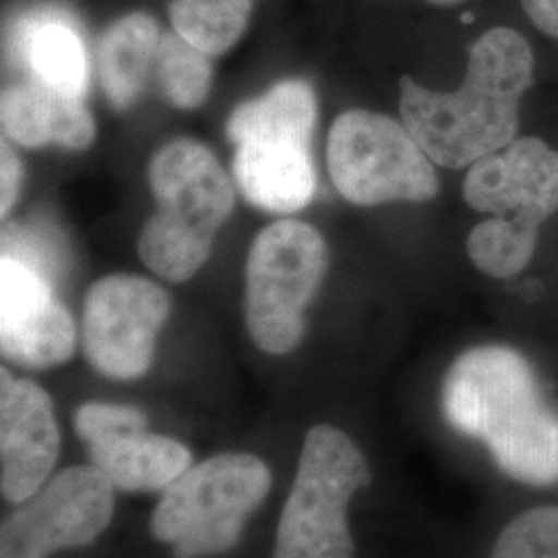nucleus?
I'll list each match as a JSON object with an SVG mask.
<instances>
[{"label":"nucleus","mask_w":558,"mask_h":558,"mask_svg":"<svg viewBox=\"0 0 558 558\" xmlns=\"http://www.w3.org/2000/svg\"><path fill=\"white\" fill-rule=\"evenodd\" d=\"M534 83V50L511 27H493L470 46L456 92H435L403 75L401 122L442 168H465L515 141L519 101Z\"/></svg>","instance_id":"1"},{"label":"nucleus","mask_w":558,"mask_h":558,"mask_svg":"<svg viewBox=\"0 0 558 558\" xmlns=\"http://www.w3.org/2000/svg\"><path fill=\"white\" fill-rule=\"evenodd\" d=\"M440 410L453 430L488 449L505 476L532 486L558 482V410L518 350L463 352L440 385Z\"/></svg>","instance_id":"2"},{"label":"nucleus","mask_w":558,"mask_h":558,"mask_svg":"<svg viewBox=\"0 0 558 558\" xmlns=\"http://www.w3.org/2000/svg\"><path fill=\"white\" fill-rule=\"evenodd\" d=\"M156 211L141 228L137 251L156 276L182 283L209 259L234 211V186L218 158L195 140L161 145L149 163Z\"/></svg>","instance_id":"3"},{"label":"nucleus","mask_w":558,"mask_h":558,"mask_svg":"<svg viewBox=\"0 0 558 558\" xmlns=\"http://www.w3.org/2000/svg\"><path fill=\"white\" fill-rule=\"evenodd\" d=\"M271 488V472L248 453H220L191 465L161 495L151 534L177 558L216 557L240 542Z\"/></svg>","instance_id":"4"},{"label":"nucleus","mask_w":558,"mask_h":558,"mask_svg":"<svg viewBox=\"0 0 558 558\" xmlns=\"http://www.w3.org/2000/svg\"><path fill=\"white\" fill-rule=\"evenodd\" d=\"M371 480L354 440L329 424L313 426L279 518L274 558L354 557L348 505Z\"/></svg>","instance_id":"5"},{"label":"nucleus","mask_w":558,"mask_h":558,"mask_svg":"<svg viewBox=\"0 0 558 558\" xmlns=\"http://www.w3.org/2000/svg\"><path fill=\"white\" fill-rule=\"evenodd\" d=\"M327 265V242L311 223L279 220L255 236L244 267V319L259 350L281 356L299 345Z\"/></svg>","instance_id":"6"},{"label":"nucleus","mask_w":558,"mask_h":558,"mask_svg":"<svg viewBox=\"0 0 558 558\" xmlns=\"http://www.w3.org/2000/svg\"><path fill=\"white\" fill-rule=\"evenodd\" d=\"M327 170L339 195L360 207L426 203L439 193L437 170L418 141L379 112L339 114L327 137Z\"/></svg>","instance_id":"7"},{"label":"nucleus","mask_w":558,"mask_h":558,"mask_svg":"<svg viewBox=\"0 0 558 558\" xmlns=\"http://www.w3.org/2000/svg\"><path fill=\"white\" fill-rule=\"evenodd\" d=\"M114 513V486L96 465L62 470L23 500L0 530V558H48L89 546Z\"/></svg>","instance_id":"8"},{"label":"nucleus","mask_w":558,"mask_h":558,"mask_svg":"<svg viewBox=\"0 0 558 558\" xmlns=\"http://www.w3.org/2000/svg\"><path fill=\"white\" fill-rule=\"evenodd\" d=\"M168 315L170 299L158 283L137 276L98 279L83 308L85 359L108 379H141Z\"/></svg>","instance_id":"9"},{"label":"nucleus","mask_w":558,"mask_h":558,"mask_svg":"<svg viewBox=\"0 0 558 558\" xmlns=\"http://www.w3.org/2000/svg\"><path fill=\"white\" fill-rule=\"evenodd\" d=\"M77 327L57 299L50 278L29 260L2 253L0 348L27 368H52L73 356Z\"/></svg>","instance_id":"10"},{"label":"nucleus","mask_w":558,"mask_h":558,"mask_svg":"<svg viewBox=\"0 0 558 558\" xmlns=\"http://www.w3.org/2000/svg\"><path fill=\"white\" fill-rule=\"evenodd\" d=\"M463 199L480 214L539 228L558 211V151L538 137H521L474 161Z\"/></svg>","instance_id":"11"},{"label":"nucleus","mask_w":558,"mask_h":558,"mask_svg":"<svg viewBox=\"0 0 558 558\" xmlns=\"http://www.w3.org/2000/svg\"><path fill=\"white\" fill-rule=\"evenodd\" d=\"M0 387V488L20 505L34 497L59 459L60 430L50 396L38 383L2 368Z\"/></svg>","instance_id":"12"},{"label":"nucleus","mask_w":558,"mask_h":558,"mask_svg":"<svg viewBox=\"0 0 558 558\" xmlns=\"http://www.w3.org/2000/svg\"><path fill=\"white\" fill-rule=\"evenodd\" d=\"M308 145L269 137L236 143L232 166L244 199L267 214L304 209L317 191V172Z\"/></svg>","instance_id":"13"},{"label":"nucleus","mask_w":558,"mask_h":558,"mask_svg":"<svg viewBox=\"0 0 558 558\" xmlns=\"http://www.w3.org/2000/svg\"><path fill=\"white\" fill-rule=\"evenodd\" d=\"M4 135L23 147L60 145L83 151L96 140V124L81 98L64 96L36 81L23 80L2 92Z\"/></svg>","instance_id":"14"},{"label":"nucleus","mask_w":558,"mask_h":558,"mask_svg":"<svg viewBox=\"0 0 558 558\" xmlns=\"http://www.w3.org/2000/svg\"><path fill=\"white\" fill-rule=\"evenodd\" d=\"M11 59L48 89L81 98L89 83V60L73 21L57 11H41L21 21L11 36Z\"/></svg>","instance_id":"15"},{"label":"nucleus","mask_w":558,"mask_h":558,"mask_svg":"<svg viewBox=\"0 0 558 558\" xmlns=\"http://www.w3.org/2000/svg\"><path fill=\"white\" fill-rule=\"evenodd\" d=\"M96 465L114 488L126 493L166 490L191 465L193 456L179 440L154 435L147 426L124 428L104 439L87 442Z\"/></svg>","instance_id":"16"},{"label":"nucleus","mask_w":558,"mask_h":558,"mask_svg":"<svg viewBox=\"0 0 558 558\" xmlns=\"http://www.w3.org/2000/svg\"><path fill=\"white\" fill-rule=\"evenodd\" d=\"M163 34L149 13L133 11L122 15L101 36L98 46V75L101 89L117 110L131 108L147 87Z\"/></svg>","instance_id":"17"},{"label":"nucleus","mask_w":558,"mask_h":558,"mask_svg":"<svg viewBox=\"0 0 558 558\" xmlns=\"http://www.w3.org/2000/svg\"><path fill=\"white\" fill-rule=\"evenodd\" d=\"M317 110V96L306 81H279L259 98L236 106L226 122V135L234 145L257 137L311 143Z\"/></svg>","instance_id":"18"},{"label":"nucleus","mask_w":558,"mask_h":558,"mask_svg":"<svg viewBox=\"0 0 558 558\" xmlns=\"http://www.w3.org/2000/svg\"><path fill=\"white\" fill-rule=\"evenodd\" d=\"M253 0H172L168 17L174 34L207 57H221L244 36Z\"/></svg>","instance_id":"19"},{"label":"nucleus","mask_w":558,"mask_h":558,"mask_svg":"<svg viewBox=\"0 0 558 558\" xmlns=\"http://www.w3.org/2000/svg\"><path fill=\"white\" fill-rule=\"evenodd\" d=\"M539 228L505 218L478 223L468 236V255L490 278H515L536 253Z\"/></svg>","instance_id":"20"},{"label":"nucleus","mask_w":558,"mask_h":558,"mask_svg":"<svg viewBox=\"0 0 558 558\" xmlns=\"http://www.w3.org/2000/svg\"><path fill=\"white\" fill-rule=\"evenodd\" d=\"M156 75L166 98L180 110L199 108L211 89L209 57L182 40L179 34L161 38Z\"/></svg>","instance_id":"21"},{"label":"nucleus","mask_w":558,"mask_h":558,"mask_svg":"<svg viewBox=\"0 0 558 558\" xmlns=\"http://www.w3.org/2000/svg\"><path fill=\"white\" fill-rule=\"evenodd\" d=\"M490 558H558V505H539L511 519Z\"/></svg>","instance_id":"22"},{"label":"nucleus","mask_w":558,"mask_h":558,"mask_svg":"<svg viewBox=\"0 0 558 558\" xmlns=\"http://www.w3.org/2000/svg\"><path fill=\"white\" fill-rule=\"evenodd\" d=\"M135 426H147V416L135 405L87 401L75 412V430L85 445Z\"/></svg>","instance_id":"23"},{"label":"nucleus","mask_w":558,"mask_h":558,"mask_svg":"<svg viewBox=\"0 0 558 558\" xmlns=\"http://www.w3.org/2000/svg\"><path fill=\"white\" fill-rule=\"evenodd\" d=\"M2 186H0V214L2 218L9 216V211L15 207V201L20 197L21 182H23V166H21L17 154L13 151V147L2 141Z\"/></svg>","instance_id":"24"},{"label":"nucleus","mask_w":558,"mask_h":558,"mask_svg":"<svg viewBox=\"0 0 558 558\" xmlns=\"http://www.w3.org/2000/svg\"><path fill=\"white\" fill-rule=\"evenodd\" d=\"M525 15L546 36L558 38V0H519Z\"/></svg>","instance_id":"25"},{"label":"nucleus","mask_w":558,"mask_h":558,"mask_svg":"<svg viewBox=\"0 0 558 558\" xmlns=\"http://www.w3.org/2000/svg\"><path fill=\"white\" fill-rule=\"evenodd\" d=\"M428 2L437 4V7H458V4H463L468 0H428Z\"/></svg>","instance_id":"26"},{"label":"nucleus","mask_w":558,"mask_h":558,"mask_svg":"<svg viewBox=\"0 0 558 558\" xmlns=\"http://www.w3.org/2000/svg\"><path fill=\"white\" fill-rule=\"evenodd\" d=\"M461 20L472 21V20H474V15H470V13H465V15H463V17H461Z\"/></svg>","instance_id":"27"}]
</instances>
